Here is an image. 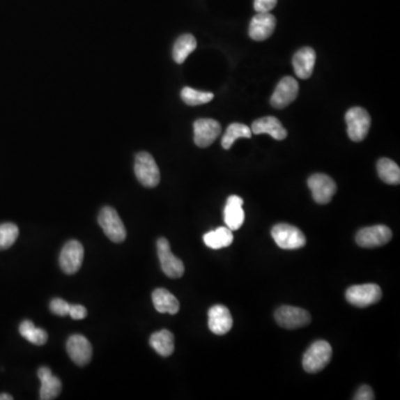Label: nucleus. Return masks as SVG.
Segmentation results:
<instances>
[{"instance_id":"obj_4","label":"nucleus","mask_w":400,"mask_h":400,"mask_svg":"<svg viewBox=\"0 0 400 400\" xmlns=\"http://www.w3.org/2000/svg\"><path fill=\"white\" fill-rule=\"evenodd\" d=\"M346 123H347V134L353 141H362L369 132L370 119L367 110L362 107H353L346 113Z\"/></svg>"},{"instance_id":"obj_25","label":"nucleus","mask_w":400,"mask_h":400,"mask_svg":"<svg viewBox=\"0 0 400 400\" xmlns=\"http://www.w3.org/2000/svg\"><path fill=\"white\" fill-rule=\"evenodd\" d=\"M377 170L381 180L390 185H399L400 168L395 162L388 158H381L377 162Z\"/></svg>"},{"instance_id":"obj_14","label":"nucleus","mask_w":400,"mask_h":400,"mask_svg":"<svg viewBox=\"0 0 400 400\" xmlns=\"http://www.w3.org/2000/svg\"><path fill=\"white\" fill-rule=\"evenodd\" d=\"M67 353L75 364L86 366L93 357V347L85 336L72 334L67 340Z\"/></svg>"},{"instance_id":"obj_5","label":"nucleus","mask_w":400,"mask_h":400,"mask_svg":"<svg viewBox=\"0 0 400 400\" xmlns=\"http://www.w3.org/2000/svg\"><path fill=\"white\" fill-rule=\"evenodd\" d=\"M275 243L282 249H298L306 245V237L300 229L288 224H278L272 229Z\"/></svg>"},{"instance_id":"obj_32","label":"nucleus","mask_w":400,"mask_h":400,"mask_svg":"<svg viewBox=\"0 0 400 400\" xmlns=\"http://www.w3.org/2000/svg\"><path fill=\"white\" fill-rule=\"evenodd\" d=\"M69 316L75 321H82L87 317V309L82 305H70Z\"/></svg>"},{"instance_id":"obj_31","label":"nucleus","mask_w":400,"mask_h":400,"mask_svg":"<svg viewBox=\"0 0 400 400\" xmlns=\"http://www.w3.org/2000/svg\"><path fill=\"white\" fill-rule=\"evenodd\" d=\"M277 5V0H255L254 7L257 13H269Z\"/></svg>"},{"instance_id":"obj_2","label":"nucleus","mask_w":400,"mask_h":400,"mask_svg":"<svg viewBox=\"0 0 400 400\" xmlns=\"http://www.w3.org/2000/svg\"><path fill=\"white\" fill-rule=\"evenodd\" d=\"M134 174L143 186L154 188L160 184V168L157 166L154 157L146 151H141L136 156Z\"/></svg>"},{"instance_id":"obj_29","label":"nucleus","mask_w":400,"mask_h":400,"mask_svg":"<svg viewBox=\"0 0 400 400\" xmlns=\"http://www.w3.org/2000/svg\"><path fill=\"white\" fill-rule=\"evenodd\" d=\"M20 236V229L15 224L6 222L0 225V250L8 249Z\"/></svg>"},{"instance_id":"obj_15","label":"nucleus","mask_w":400,"mask_h":400,"mask_svg":"<svg viewBox=\"0 0 400 400\" xmlns=\"http://www.w3.org/2000/svg\"><path fill=\"white\" fill-rule=\"evenodd\" d=\"M276 28V17L270 13H258L252 17L249 25V37L252 40L263 41L268 39Z\"/></svg>"},{"instance_id":"obj_21","label":"nucleus","mask_w":400,"mask_h":400,"mask_svg":"<svg viewBox=\"0 0 400 400\" xmlns=\"http://www.w3.org/2000/svg\"><path fill=\"white\" fill-rule=\"evenodd\" d=\"M153 302L157 311L160 314L176 315L178 313L180 305L178 299L164 288H158L153 293Z\"/></svg>"},{"instance_id":"obj_3","label":"nucleus","mask_w":400,"mask_h":400,"mask_svg":"<svg viewBox=\"0 0 400 400\" xmlns=\"http://www.w3.org/2000/svg\"><path fill=\"white\" fill-rule=\"evenodd\" d=\"M98 224L104 231L105 235L113 243L119 244L126 239V228H125L118 213L113 207L106 206L100 210L98 216Z\"/></svg>"},{"instance_id":"obj_9","label":"nucleus","mask_w":400,"mask_h":400,"mask_svg":"<svg viewBox=\"0 0 400 400\" xmlns=\"http://www.w3.org/2000/svg\"><path fill=\"white\" fill-rule=\"evenodd\" d=\"M308 187L311 190L314 200L321 205L330 203V200L337 192L336 183L325 174H315L310 176L308 179Z\"/></svg>"},{"instance_id":"obj_26","label":"nucleus","mask_w":400,"mask_h":400,"mask_svg":"<svg viewBox=\"0 0 400 400\" xmlns=\"http://www.w3.org/2000/svg\"><path fill=\"white\" fill-rule=\"evenodd\" d=\"M252 129L249 127L244 123H233L229 125L225 134L222 136V146L228 151L239 138H252Z\"/></svg>"},{"instance_id":"obj_16","label":"nucleus","mask_w":400,"mask_h":400,"mask_svg":"<svg viewBox=\"0 0 400 400\" xmlns=\"http://www.w3.org/2000/svg\"><path fill=\"white\" fill-rule=\"evenodd\" d=\"M231 311L222 305H215L208 311V327L215 334H225L233 327Z\"/></svg>"},{"instance_id":"obj_23","label":"nucleus","mask_w":400,"mask_h":400,"mask_svg":"<svg viewBox=\"0 0 400 400\" xmlns=\"http://www.w3.org/2000/svg\"><path fill=\"white\" fill-rule=\"evenodd\" d=\"M206 246L211 249H220L233 244V231L228 227H220L203 235Z\"/></svg>"},{"instance_id":"obj_13","label":"nucleus","mask_w":400,"mask_h":400,"mask_svg":"<svg viewBox=\"0 0 400 400\" xmlns=\"http://www.w3.org/2000/svg\"><path fill=\"white\" fill-rule=\"evenodd\" d=\"M299 85L295 78L287 76L282 78L275 89L274 95L270 98V104L272 107L277 109H284L291 102H295V99L298 96Z\"/></svg>"},{"instance_id":"obj_24","label":"nucleus","mask_w":400,"mask_h":400,"mask_svg":"<svg viewBox=\"0 0 400 400\" xmlns=\"http://www.w3.org/2000/svg\"><path fill=\"white\" fill-rule=\"evenodd\" d=\"M197 47V41L195 37L190 33H185L179 37L174 45L173 57L177 63H183L187 57L192 54Z\"/></svg>"},{"instance_id":"obj_7","label":"nucleus","mask_w":400,"mask_h":400,"mask_svg":"<svg viewBox=\"0 0 400 400\" xmlns=\"http://www.w3.org/2000/svg\"><path fill=\"white\" fill-rule=\"evenodd\" d=\"M383 296L380 287L376 284L351 286L346 291V299L356 307H368L378 302Z\"/></svg>"},{"instance_id":"obj_12","label":"nucleus","mask_w":400,"mask_h":400,"mask_svg":"<svg viewBox=\"0 0 400 400\" xmlns=\"http://www.w3.org/2000/svg\"><path fill=\"white\" fill-rule=\"evenodd\" d=\"M222 134L218 121L210 118H200L194 123V141L200 148L209 147Z\"/></svg>"},{"instance_id":"obj_22","label":"nucleus","mask_w":400,"mask_h":400,"mask_svg":"<svg viewBox=\"0 0 400 400\" xmlns=\"http://www.w3.org/2000/svg\"><path fill=\"white\" fill-rule=\"evenodd\" d=\"M149 343L151 347L162 357H169L175 351V338L167 329H162L160 332L151 334Z\"/></svg>"},{"instance_id":"obj_27","label":"nucleus","mask_w":400,"mask_h":400,"mask_svg":"<svg viewBox=\"0 0 400 400\" xmlns=\"http://www.w3.org/2000/svg\"><path fill=\"white\" fill-rule=\"evenodd\" d=\"M20 332L22 337L33 345L43 346L48 340V334H47L46 330L36 328L35 323L31 321H22L20 325Z\"/></svg>"},{"instance_id":"obj_1","label":"nucleus","mask_w":400,"mask_h":400,"mask_svg":"<svg viewBox=\"0 0 400 400\" xmlns=\"http://www.w3.org/2000/svg\"><path fill=\"white\" fill-rule=\"evenodd\" d=\"M332 356V348L326 340H317L310 346L302 358L304 369L309 374L323 370L329 364Z\"/></svg>"},{"instance_id":"obj_19","label":"nucleus","mask_w":400,"mask_h":400,"mask_svg":"<svg viewBox=\"0 0 400 400\" xmlns=\"http://www.w3.org/2000/svg\"><path fill=\"white\" fill-rule=\"evenodd\" d=\"M40 380V399L52 400L59 396L61 392V379L52 375V370L48 367H40L37 371Z\"/></svg>"},{"instance_id":"obj_30","label":"nucleus","mask_w":400,"mask_h":400,"mask_svg":"<svg viewBox=\"0 0 400 400\" xmlns=\"http://www.w3.org/2000/svg\"><path fill=\"white\" fill-rule=\"evenodd\" d=\"M49 307L52 314L61 316V317H65V316L69 315L70 305L65 302L63 299L55 298L52 299V302H50Z\"/></svg>"},{"instance_id":"obj_34","label":"nucleus","mask_w":400,"mask_h":400,"mask_svg":"<svg viewBox=\"0 0 400 400\" xmlns=\"http://www.w3.org/2000/svg\"><path fill=\"white\" fill-rule=\"evenodd\" d=\"M13 396L8 395V394H0V400H13Z\"/></svg>"},{"instance_id":"obj_11","label":"nucleus","mask_w":400,"mask_h":400,"mask_svg":"<svg viewBox=\"0 0 400 400\" xmlns=\"http://www.w3.org/2000/svg\"><path fill=\"white\" fill-rule=\"evenodd\" d=\"M392 238L390 228L384 225L371 226L360 229L356 235V243L364 248L384 246Z\"/></svg>"},{"instance_id":"obj_6","label":"nucleus","mask_w":400,"mask_h":400,"mask_svg":"<svg viewBox=\"0 0 400 400\" xmlns=\"http://www.w3.org/2000/svg\"><path fill=\"white\" fill-rule=\"evenodd\" d=\"M157 252H158L162 272L166 276L174 279L183 277L185 272L184 263L171 252L169 241L167 239L162 237L157 240Z\"/></svg>"},{"instance_id":"obj_8","label":"nucleus","mask_w":400,"mask_h":400,"mask_svg":"<svg viewBox=\"0 0 400 400\" xmlns=\"http://www.w3.org/2000/svg\"><path fill=\"white\" fill-rule=\"evenodd\" d=\"M275 319L282 328L297 329L309 325L311 317L307 310L293 306H282L275 313Z\"/></svg>"},{"instance_id":"obj_17","label":"nucleus","mask_w":400,"mask_h":400,"mask_svg":"<svg viewBox=\"0 0 400 400\" xmlns=\"http://www.w3.org/2000/svg\"><path fill=\"white\" fill-rule=\"evenodd\" d=\"M315 63V50L310 47H304L293 56V66L295 69V74L300 79H308L313 75Z\"/></svg>"},{"instance_id":"obj_20","label":"nucleus","mask_w":400,"mask_h":400,"mask_svg":"<svg viewBox=\"0 0 400 400\" xmlns=\"http://www.w3.org/2000/svg\"><path fill=\"white\" fill-rule=\"evenodd\" d=\"M252 132L254 134H268L274 139L284 140L287 137V130L284 128L282 123L276 117L267 116L257 119L252 125Z\"/></svg>"},{"instance_id":"obj_10","label":"nucleus","mask_w":400,"mask_h":400,"mask_svg":"<svg viewBox=\"0 0 400 400\" xmlns=\"http://www.w3.org/2000/svg\"><path fill=\"white\" fill-rule=\"evenodd\" d=\"M84 247L78 240H69L61 252L59 265L67 275H74L79 270L84 261Z\"/></svg>"},{"instance_id":"obj_18","label":"nucleus","mask_w":400,"mask_h":400,"mask_svg":"<svg viewBox=\"0 0 400 400\" xmlns=\"http://www.w3.org/2000/svg\"><path fill=\"white\" fill-rule=\"evenodd\" d=\"M244 200L239 196H229L224 210L226 225L231 231H238L245 222V211L243 209Z\"/></svg>"},{"instance_id":"obj_33","label":"nucleus","mask_w":400,"mask_h":400,"mask_svg":"<svg viewBox=\"0 0 400 400\" xmlns=\"http://www.w3.org/2000/svg\"><path fill=\"white\" fill-rule=\"evenodd\" d=\"M354 399L373 400L375 399V395H374L373 390H371L369 386L364 385V386L360 387V390H357L354 396Z\"/></svg>"},{"instance_id":"obj_28","label":"nucleus","mask_w":400,"mask_h":400,"mask_svg":"<svg viewBox=\"0 0 400 400\" xmlns=\"http://www.w3.org/2000/svg\"><path fill=\"white\" fill-rule=\"evenodd\" d=\"M181 98L185 104L190 106H198V105L207 104L214 98V93L209 91H196L194 88L185 87L181 91Z\"/></svg>"}]
</instances>
